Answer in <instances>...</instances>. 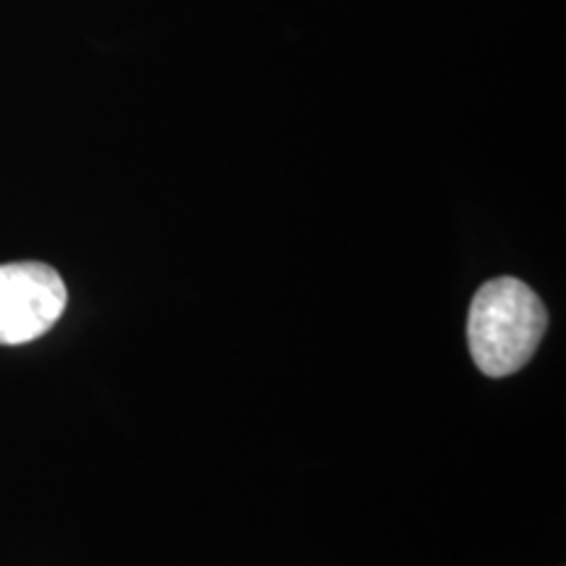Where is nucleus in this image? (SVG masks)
I'll return each mask as SVG.
<instances>
[{
    "label": "nucleus",
    "mask_w": 566,
    "mask_h": 566,
    "mask_svg": "<svg viewBox=\"0 0 566 566\" xmlns=\"http://www.w3.org/2000/svg\"><path fill=\"white\" fill-rule=\"evenodd\" d=\"M546 328V304L525 281L512 275L491 279L472 296L467 317L472 363L488 378L514 375L533 359Z\"/></svg>",
    "instance_id": "nucleus-1"
},
{
    "label": "nucleus",
    "mask_w": 566,
    "mask_h": 566,
    "mask_svg": "<svg viewBox=\"0 0 566 566\" xmlns=\"http://www.w3.org/2000/svg\"><path fill=\"white\" fill-rule=\"evenodd\" d=\"M69 304L61 273L45 263L0 265V344L19 346L45 336Z\"/></svg>",
    "instance_id": "nucleus-2"
}]
</instances>
